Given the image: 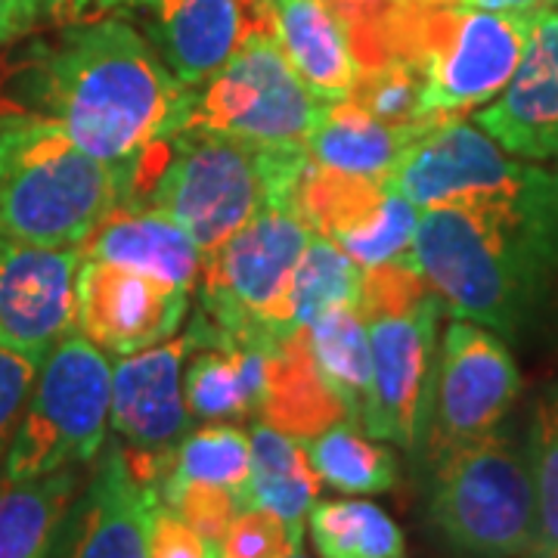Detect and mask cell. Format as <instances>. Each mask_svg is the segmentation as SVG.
Masks as SVG:
<instances>
[{"instance_id":"obj_2","label":"cell","mask_w":558,"mask_h":558,"mask_svg":"<svg viewBox=\"0 0 558 558\" xmlns=\"http://www.w3.org/2000/svg\"><path fill=\"white\" fill-rule=\"evenodd\" d=\"M410 255L450 314L519 336L558 270V180L425 208Z\"/></svg>"},{"instance_id":"obj_13","label":"cell","mask_w":558,"mask_h":558,"mask_svg":"<svg viewBox=\"0 0 558 558\" xmlns=\"http://www.w3.org/2000/svg\"><path fill=\"white\" fill-rule=\"evenodd\" d=\"M190 307V289L140 270L81 258L75 282V329L106 354L128 357L171 339Z\"/></svg>"},{"instance_id":"obj_25","label":"cell","mask_w":558,"mask_h":558,"mask_svg":"<svg viewBox=\"0 0 558 558\" xmlns=\"http://www.w3.org/2000/svg\"><path fill=\"white\" fill-rule=\"evenodd\" d=\"M270 354L274 351L264 348H199L183 379L190 416L215 422L258 413L267 391Z\"/></svg>"},{"instance_id":"obj_17","label":"cell","mask_w":558,"mask_h":558,"mask_svg":"<svg viewBox=\"0 0 558 558\" xmlns=\"http://www.w3.org/2000/svg\"><path fill=\"white\" fill-rule=\"evenodd\" d=\"M128 7L137 10L146 40L186 87H202L220 72L248 32L274 25V10H260L258 0H131Z\"/></svg>"},{"instance_id":"obj_36","label":"cell","mask_w":558,"mask_h":558,"mask_svg":"<svg viewBox=\"0 0 558 558\" xmlns=\"http://www.w3.org/2000/svg\"><path fill=\"white\" fill-rule=\"evenodd\" d=\"M40 357L0 341V462L38 379Z\"/></svg>"},{"instance_id":"obj_4","label":"cell","mask_w":558,"mask_h":558,"mask_svg":"<svg viewBox=\"0 0 558 558\" xmlns=\"http://www.w3.org/2000/svg\"><path fill=\"white\" fill-rule=\"evenodd\" d=\"M311 223L295 196L264 202L255 218L202 258L199 314L190 336L199 348H264L277 351L295 336L289 292Z\"/></svg>"},{"instance_id":"obj_31","label":"cell","mask_w":558,"mask_h":558,"mask_svg":"<svg viewBox=\"0 0 558 558\" xmlns=\"http://www.w3.org/2000/svg\"><path fill=\"white\" fill-rule=\"evenodd\" d=\"M524 450L537 499V534L524 558H558V381L534 403Z\"/></svg>"},{"instance_id":"obj_32","label":"cell","mask_w":558,"mask_h":558,"mask_svg":"<svg viewBox=\"0 0 558 558\" xmlns=\"http://www.w3.org/2000/svg\"><path fill=\"white\" fill-rule=\"evenodd\" d=\"M351 100L391 128L432 121L425 119V65L413 60L395 57L379 69L360 72Z\"/></svg>"},{"instance_id":"obj_5","label":"cell","mask_w":558,"mask_h":558,"mask_svg":"<svg viewBox=\"0 0 558 558\" xmlns=\"http://www.w3.org/2000/svg\"><path fill=\"white\" fill-rule=\"evenodd\" d=\"M121 202L119 168L57 121L0 112V240L81 245Z\"/></svg>"},{"instance_id":"obj_26","label":"cell","mask_w":558,"mask_h":558,"mask_svg":"<svg viewBox=\"0 0 558 558\" xmlns=\"http://www.w3.org/2000/svg\"><path fill=\"white\" fill-rule=\"evenodd\" d=\"M307 348L323 381L344 403L348 418H360V407L373 376L369 326L357 304H339L314 319L307 329Z\"/></svg>"},{"instance_id":"obj_41","label":"cell","mask_w":558,"mask_h":558,"mask_svg":"<svg viewBox=\"0 0 558 558\" xmlns=\"http://www.w3.org/2000/svg\"><path fill=\"white\" fill-rule=\"evenodd\" d=\"M289 558H304V556H299V553H295V556H289Z\"/></svg>"},{"instance_id":"obj_20","label":"cell","mask_w":558,"mask_h":558,"mask_svg":"<svg viewBox=\"0 0 558 558\" xmlns=\"http://www.w3.org/2000/svg\"><path fill=\"white\" fill-rule=\"evenodd\" d=\"M277 38L301 81L323 102L351 97L357 65L348 28L326 0H270Z\"/></svg>"},{"instance_id":"obj_18","label":"cell","mask_w":558,"mask_h":558,"mask_svg":"<svg viewBox=\"0 0 558 558\" xmlns=\"http://www.w3.org/2000/svg\"><path fill=\"white\" fill-rule=\"evenodd\" d=\"M475 124L512 156H558V0L534 10L519 72L481 109Z\"/></svg>"},{"instance_id":"obj_29","label":"cell","mask_w":558,"mask_h":558,"mask_svg":"<svg viewBox=\"0 0 558 558\" xmlns=\"http://www.w3.org/2000/svg\"><path fill=\"white\" fill-rule=\"evenodd\" d=\"M360 279H363V267L357 260L341 245L314 233L295 267L292 292H289L295 332L307 329L314 319L339 304H357Z\"/></svg>"},{"instance_id":"obj_11","label":"cell","mask_w":558,"mask_h":558,"mask_svg":"<svg viewBox=\"0 0 558 558\" xmlns=\"http://www.w3.org/2000/svg\"><path fill=\"white\" fill-rule=\"evenodd\" d=\"M543 178L537 168L506 159L475 124L438 119L418 128L385 183L425 211L472 196L521 193Z\"/></svg>"},{"instance_id":"obj_39","label":"cell","mask_w":558,"mask_h":558,"mask_svg":"<svg viewBox=\"0 0 558 558\" xmlns=\"http://www.w3.org/2000/svg\"><path fill=\"white\" fill-rule=\"evenodd\" d=\"M40 20V0H0V50L28 35Z\"/></svg>"},{"instance_id":"obj_28","label":"cell","mask_w":558,"mask_h":558,"mask_svg":"<svg viewBox=\"0 0 558 558\" xmlns=\"http://www.w3.org/2000/svg\"><path fill=\"white\" fill-rule=\"evenodd\" d=\"M311 465L341 494H385L398 484V459L395 453L360 435L351 422H336L317 438L304 440Z\"/></svg>"},{"instance_id":"obj_23","label":"cell","mask_w":558,"mask_h":558,"mask_svg":"<svg viewBox=\"0 0 558 558\" xmlns=\"http://www.w3.org/2000/svg\"><path fill=\"white\" fill-rule=\"evenodd\" d=\"M248 440L252 465L240 487L242 509H267L295 531H304L307 512L319 494V475L311 465L304 440L289 438L267 422H258Z\"/></svg>"},{"instance_id":"obj_22","label":"cell","mask_w":558,"mask_h":558,"mask_svg":"<svg viewBox=\"0 0 558 558\" xmlns=\"http://www.w3.org/2000/svg\"><path fill=\"white\" fill-rule=\"evenodd\" d=\"M258 413L260 422L299 440L317 438L336 422L348 418L344 403L319 376L304 329L289 336L270 354L267 391H264Z\"/></svg>"},{"instance_id":"obj_10","label":"cell","mask_w":558,"mask_h":558,"mask_svg":"<svg viewBox=\"0 0 558 558\" xmlns=\"http://www.w3.org/2000/svg\"><path fill=\"white\" fill-rule=\"evenodd\" d=\"M444 301L432 289L410 307L366 317L373 376L360 407L363 432L416 450L435 385V332Z\"/></svg>"},{"instance_id":"obj_12","label":"cell","mask_w":558,"mask_h":558,"mask_svg":"<svg viewBox=\"0 0 558 558\" xmlns=\"http://www.w3.org/2000/svg\"><path fill=\"white\" fill-rule=\"evenodd\" d=\"M534 13L457 7L425 60V119H457L484 106L519 72Z\"/></svg>"},{"instance_id":"obj_6","label":"cell","mask_w":558,"mask_h":558,"mask_svg":"<svg viewBox=\"0 0 558 558\" xmlns=\"http://www.w3.org/2000/svg\"><path fill=\"white\" fill-rule=\"evenodd\" d=\"M428 472V519L459 558L531 553L537 499L521 440L497 428L435 459Z\"/></svg>"},{"instance_id":"obj_1","label":"cell","mask_w":558,"mask_h":558,"mask_svg":"<svg viewBox=\"0 0 558 558\" xmlns=\"http://www.w3.org/2000/svg\"><path fill=\"white\" fill-rule=\"evenodd\" d=\"M7 109L60 124L94 159L131 165L190 119L193 87L180 84L156 47L116 16L62 22L10 72Z\"/></svg>"},{"instance_id":"obj_21","label":"cell","mask_w":558,"mask_h":558,"mask_svg":"<svg viewBox=\"0 0 558 558\" xmlns=\"http://www.w3.org/2000/svg\"><path fill=\"white\" fill-rule=\"evenodd\" d=\"M422 124H428V121L391 128V124L376 119L373 112H366L363 106H357L351 97L339 102H326L317 128L307 137V156L323 168L339 171V174L388 180L403 146L416 137Z\"/></svg>"},{"instance_id":"obj_16","label":"cell","mask_w":558,"mask_h":558,"mask_svg":"<svg viewBox=\"0 0 558 558\" xmlns=\"http://www.w3.org/2000/svg\"><path fill=\"white\" fill-rule=\"evenodd\" d=\"M78 267V245L0 240V341L47 357L75 329Z\"/></svg>"},{"instance_id":"obj_30","label":"cell","mask_w":558,"mask_h":558,"mask_svg":"<svg viewBox=\"0 0 558 558\" xmlns=\"http://www.w3.org/2000/svg\"><path fill=\"white\" fill-rule=\"evenodd\" d=\"M252 465V440L236 425H211L193 435H183L171 453L161 487L171 484H220L240 490Z\"/></svg>"},{"instance_id":"obj_3","label":"cell","mask_w":558,"mask_h":558,"mask_svg":"<svg viewBox=\"0 0 558 558\" xmlns=\"http://www.w3.org/2000/svg\"><path fill=\"white\" fill-rule=\"evenodd\" d=\"M307 159V146H258L186 124L131 165L119 205L168 215L205 258L255 218L264 202L295 196Z\"/></svg>"},{"instance_id":"obj_14","label":"cell","mask_w":558,"mask_h":558,"mask_svg":"<svg viewBox=\"0 0 558 558\" xmlns=\"http://www.w3.org/2000/svg\"><path fill=\"white\" fill-rule=\"evenodd\" d=\"M159 502V484L134 475L116 438L102 447L94 475L72 499L50 558H149Z\"/></svg>"},{"instance_id":"obj_37","label":"cell","mask_w":558,"mask_h":558,"mask_svg":"<svg viewBox=\"0 0 558 558\" xmlns=\"http://www.w3.org/2000/svg\"><path fill=\"white\" fill-rule=\"evenodd\" d=\"M149 558H218V549L208 546L178 512L159 502L149 527Z\"/></svg>"},{"instance_id":"obj_24","label":"cell","mask_w":558,"mask_h":558,"mask_svg":"<svg viewBox=\"0 0 558 558\" xmlns=\"http://www.w3.org/2000/svg\"><path fill=\"white\" fill-rule=\"evenodd\" d=\"M81 484V469L25 481L0 478V558H50Z\"/></svg>"},{"instance_id":"obj_8","label":"cell","mask_w":558,"mask_h":558,"mask_svg":"<svg viewBox=\"0 0 558 558\" xmlns=\"http://www.w3.org/2000/svg\"><path fill=\"white\" fill-rule=\"evenodd\" d=\"M323 109L326 102L301 81L286 57L277 25H264L248 32L220 72L193 87L186 124L286 149L307 146Z\"/></svg>"},{"instance_id":"obj_27","label":"cell","mask_w":558,"mask_h":558,"mask_svg":"<svg viewBox=\"0 0 558 558\" xmlns=\"http://www.w3.org/2000/svg\"><path fill=\"white\" fill-rule=\"evenodd\" d=\"M307 527L319 558H407L398 521L366 499L314 502Z\"/></svg>"},{"instance_id":"obj_33","label":"cell","mask_w":558,"mask_h":558,"mask_svg":"<svg viewBox=\"0 0 558 558\" xmlns=\"http://www.w3.org/2000/svg\"><path fill=\"white\" fill-rule=\"evenodd\" d=\"M418 218H422V208L388 186L376 215L363 220L357 230L344 233L336 245H341L360 267H379L388 260L407 258L413 252L410 245L416 240Z\"/></svg>"},{"instance_id":"obj_40","label":"cell","mask_w":558,"mask_h":558,"mask_svg":"<svg viewBox=\"0 0 558 558\" xmlns=\"http://www.w3.org/2000/svg\"><path fill=\"white\" fill-rule=\"evenodd\" d=\"M469 7L490 13H534L543 7V0H469Z\"/></svg>"},{"instance_id":"obj_34","label":"cell","mask_w":558,"mask_h":558,"mask_svg":"<svg viewBox=\"0 0 558 558\" xmlns=\"http://www.w3.org/2000/svg\"><path fill=\"white\" fill-rule=\"evenodd\" d=\"M161 502L171 512H178L180 519L215 549H220L230 524L242 512L240 490L220 487V484H202V481L161 487Z\"/></svg>"},{"instance_id":"obj_9","label":"cell","mask_w":558,"mask_h":558,"mask_svg":"<svg viewBox=\"0 0 558 558\" xmlns=\"http://www.w3.org/2000/svg\"><path fill=\"white\" fill-rule=\"evenodd\" d=\"M519 391L521 373L506 341L481 323L453 319L444 332L428 418L418 438L425 462L432 465L462 444L497 432Z\"/></svg>"},{"instance_id":"obj_7","label":"cell","mask_w":558,"mask_h":558,"mask_svg":"<svg viewBox=\"0 0 558 558\" xmlns=\"http://www.w3.org/2000/svg\"><path fill=\"white\" fill-rule=\"evenodd\" d=\"M109 410V357L72 329L40 360L35 388L0 462V478H40L97 462L106 447Z\"/></svg>"},{"instance_id":"obj_15","label":"cell","mask_w":558,"mask_h":558,"mask_svg":"<svg viewBox=\"0 0 558 558\" xmlns=\"http://www.w3.org/2000/svg\"><path fill=\"white\" fill-rule=\"evenodd\" d=\"M190 351H196V341L183 332L178 339L119 357L112 366L109 425L124 453L153 459L168 469L174 447L190 428V410L183 400V360Z\"/></svg>"},{"instance_id":"obj_19","label":"cell","mask_w":558,"mask_h":558,"mask_svg":"<svg viewBox=\"0 0 558 558\" xmlns=\"http://www.w3.org/2000/svg\"><path fill=\"white\" fill-rule=\"evenodd\" d=\"M78 248L81 258L121 264L180 289H193L202 270L196 240L168 215L140 205H116Z\"/></svg>"},{"instance_id":"obj_38","label":"cell","mask_w":558,"mask_h":558,"mask_svg":"<svg viewBox=\"0 0 558 558\" xmlns=\"http://www.w3.org/2000/svg\"><path fill=\"white\" fill-rule=\"evenodd\" d=\"M131 0H40V16H47V20L62 25V22L97 20V16L121 10Z\"/></svg>"},{"instance_id":"obj_35","label":"cell","mask_w":558,"mask_h":558,"mask_svg":"<svg viewBox=\"0 0 558 558\" xmlns=\"http://www.w3.org/2000/svg\"><path fill=\"white\" fill-rule=\"evenodd\" d=\"M301 539L304 531H295L274 512L242 509L220 543L218 558H289L301 549Z\"/></svg>"}]
</instances>
